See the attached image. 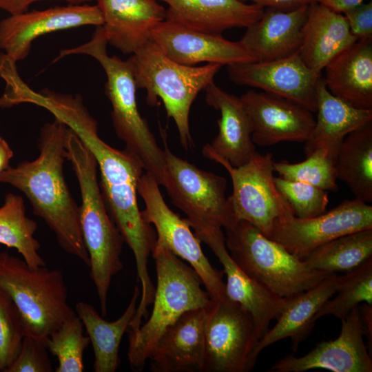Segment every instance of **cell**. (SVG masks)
I'll return each instance as SVG.
<instances>
[{
  "instance_id": "7",
  "label": "cell",
  "mask_w": 372,
  "mask_h": 372,
  "mask_svg": "<svg viewBox=\"0 0 372 372\" xmlns=\"http://www.w3.org/2000/svg\"><path fill=\"white\" fill-rule=\"evenodd\" d=\"M0 287L15 303L25 335L45 343L52 333L77 316L68 301L63 271L45 266L30 267L23 259L0 253Z\"/></svg>"
},
{
  "instance_id": "2",
  "label": "cell",
  "mask_w": 372,
  "mask_h": 372,
  "mask_svg": "<svg viewBox=\"0 0 372 372\" xmlns=\"http://www.w3.org/2000/svg\"><path fill=\"white\" fill-rule=\"evenodd\" d=\"M68 127L60 121L45 123L38 140L39 154L33 161L9 166L0 182L22 192L33 213L54 233L60 247L90 265L80 227V209L65 181L63 165Z\"/></svg>"
},
{
  "instance_id": "42",
  "label": "cell",
  "mask_w": 372,
  "mask_h": 372,
  "mask_svg": "<svg viewBox=\"0 0 372 372\" xmlns=\"http://www.w3.org/2000/svg\"><path fill=\"white\" fill-rule=\"evenodd\" d=\"M363 335L366 336V347L372 353V304L363 302L358 305Z\"/></svg>"
},
{
  "instance_id": "40",
  "label": "cell",
  "mask_w": 372,
  "mask_h": 372,
  "mask_svg": "<svg viewBox=\"0 0 372 372\" xmlns=\"http://www.w3.org/2000/svg\"><path fill=\"white\" fill-rule=\"evenodd\" d=\"M40 1L54 0H0V9L6 11L10 14H17L28 11L29 6L33 3ZM63 1L70 4L87 3L94 0H55Z\"/></svg>"
},
{
  "instance_id": "4",
  "label": "cell",
  "mask_w": 372,
  "mask_h": 372,
  "mask_svg": "<svg viewBox=\"0 0 372 372\" xmlns=\"http://www.w3.org/2000/svg\"><path fill=\"white\" fill-rule=\"evenodd\" d=\"M108 42L101 27L97 26L91 39L63 50L54 61L72 54H86L96 59L106 75L105 94L112 105L111 117L115 133L125 143V149L141 162L144 170L163 185L165 169L164 150L158 145L137 106L136 85L131 65L107 52Z\"/></svg>"
},
{
  "instance_id": "44",
  "label": "cell",
  "mask_w": 372,
  "mask_h": 372,
  "mask_svg": "<svg viewBox=\"0 0 372 372\" xmlns=\"http://www.w3.org/2000/svg\"><path fill=\"white\" fill-rule=\"evenodd\" d=\"M13 155L8 143L0 136V174L10 166L9 163Z\"/></svg>"
},
{
  "instance_id": "11",
  "label": "cell",
  "mask_w": 372,
  "mask_h": 372,
  "mask_svg": "<svg viewBox=\"0 0 372 372\" xmlns=\"http://www.w3.org/2000/svg\"><path fill=\"white\" fill-rule=\"evenodd\" d=\"M209 159L223 166L231 177L233 191L228 200L236 220L249 222L268 237L275 220L293 212L274 184L271 153L256 152L239 167H233L218 156Z\"/></svg>"
},
{
  "instance_id": "13",
  "label": "cell",
  "mask_w": 372,
  "mask_h": 372,
  "mask_svg": "<svg viewBox=\"0 0 372 372\" xmlns=\"http://www.w3.org/2000/svg\"><path fill=\"white\" fill-rule=\"evenodd\" d=\"M250 313L238 303L212 300L205 323V357L203 371L247 372L256 345Z\"/></svg>"
},
{
  "instance_id": "20",
  "label": "cell",
  "mask_w": 372,
  "mask_h": 372,
  "mask_svg": "<svg viewBox=\"0 0 372 372\" xmlns=\"http://www.w3.org/2000/svg\"><path fill=\"white\" fill-rule=\"evenodd\" d=\"M208 105L220 112L218 133L211 143L202 149L208 159L218 156L233 167H239L256 152L251 139L252 128L249 116L240 99L211 83L205 90Z\"/></svg>"
},
{
  "instance_id": "39",
  "label": "cell",
  "mask_w": 372,
  "mask_h": 372,
  "mask_svg": "<svg viewBox=\"0 0 372 372\" xmlns=\"http://www.w3.org/2000/svg\"><path fill=\"white\" fill-rule=\"evenodd\" d=\"M344 13L351 33L358 40L372 41V2L361 3Z\"/></svg>"
},
{
  "instance_id": "32",
  "label": "cell",
  "mask_w": 372,
  "mask_h": 372,
  "mask_svg": "<svg viewBox=\"0 0 372 372\" xmlns=\"http://www.w3.org/2000/svg\"><path fill=\"white\" fill-rule=\"evenodd\" d=\"M37 229V223L26 216L22 197L6 194L0 207V243L16 249L31 268L46 265L38 252L41 245L34 236Z\"/></svg>"
},
{
  "instance_id": "19",
  "label": "cell",
  "mask_w": 372,
  "mask_h": 372,
  "mask_svg": "<svg viewBox=\"0 0 372 372\" xmlns=\"http://www.w3.org/2000/svg\"><path fill=\"white\" fill-rule=\"evenodd\" d=\"M207 308L185 312L165 330L148 356L152 371H203Z\"/></svg>"
},
{
  "instance_id": "22",
  "label": "cell",
  "mask_w": 372,
  "mask_h": 372,
  "mask_svg": "<svg viewBox=\"0 0 372 372\" xmlns=\"http://www.w3.org/2000/svg\"><path fill=\"white\" fill-rule=\"evenodd\" d=\"M207 245L223 267V273L227 277L226 297L238 303L251 316L256 344L269 329L271 321L277 320L280 316L286 298L276 294L245 273L229 255L225 237L216 238Z\"/></svg>"
},
{
  "instance_id": "25",
  "label": "cell",
  "mask_w": 372,
  "mask_h": 372,
  "mask_svg": "<svg viewBox=\"0 0 372 372\" xmlns=\"http://www.w3.org/2000/svg\"><path fill=\"white\" fill-rule=\"evenodd\" d=\"M165 2V19L189 28L219 34L233 28H248L265 8L240 0H157Z\"/></svg>"
},
{
  "instance_id": "43",
  "label": "cell",
  "mask_w": 372,
  "mask_h": 372,
  "mask_svg": "<svg viewBox=\"0 0 372 372\" xmlns=\"http://www.w3.org/2000/svg\"><path fill=\"white\" fill-rule=\"evenodd\" d=\"M364 0H313L320 3L331 10L343 13L346 10L355 7L362 3Z\"/></svg>"
},
{
  "instance_id": "18",
  "label": "cell",
  "mask_w": 372,
  "mask_h": 372,
  "mask_svg": "<svg viewBox=\"0 0 372 372\" xmlns=\"http://www.w3.org/2000/svg\"><path fill=\"white\" fill-rule=\"evenodd\" d=\"M151 40L173 61L189 66L205 62L229 65L257 61L239 41L221 34L194 30L165 19L151 34Z\"/></svg>"
},
{
  "instance_id": "12",
  "label": "cell",
  "mask_w": 372,
  "mask_h": 372,
  "mask_svg": "<svg viewBox=\"0 0 372 372\" xmlns=\"http://www.w3.org/2000/svg\"><path fill=\"white\" fill-rule=\"evenodd\" d=\"M366 229H372V206L355 198L312 218H298L293 212L282 215L275 220L268 238L303 260L331 240Z\"/></svg>"
},
{
  "instance_id": "28",
  "label": "cell",
  "mask_w": 372,
  "mask_h": 372,
  "mask_svg": "<svg viewBox=\"0 0 372 372\" xmlns=\"http://www.w3.org/2000/svg\"><path fill=\"white\" fill-rule=\"evenodd\" d=\"M317 118L309 138L304 142L307 156L318 149L336 156L344 138L372 121V110L353 107L331 94L320 76L316 85Z\"/></svg>"
},
{
  "instance_id": "37",
  "label": "cell",
  "mask_w": 372,
  "mask_h": 372,
  "mask_svg": "<svg viewBox=\"0 0 372 372\" xmlns=\"http://www.w3.org/2000/svg\"><path fill=\"white\" fill-rule=\"evenodd\" d=\"M25 329L21 316L10 295L0 287V371L16 358Z\"/></svg>"
},
{
  "instance_id": "16",
  "label": "cell",
  "mask_w": 372,
  "mask_h": 372,
  "mask_svg": "<svg viewBox=\"0 0 372 372\" xmlns=\"http://www.w3.org/2000/svg\"><path fill=\"white\" fill-rule=\"evenodd\" d=\"M249 116L255 145L305 142L313 129L312 112L285 98L249 90L240 97Z\"/></svg>"
},
{
  "instance_id": "14",
  "label": "cell",
  "mask_w": 372,
  "mask_h": 372,
  "mask_svg": "<svg viewBox=\"0 0 372 372\" xmlns=\"http://www.w3.org/2000/svg\"><path fill=\"white\" fill-rule=\"evenodd\" d=\"M103 23L98 6L88 3L10 14L0 21V49L8 59L16 63L27 57L32 42L41 36L84 25L97 27Z\"/></svg>"
},
{
  "instance_id": "36",
  "label": "cell",
  "mask_w": 372,
  "mask_h": 372,
  "mask_svg": "<svg viewBox=\"0 0 372 372\" xmlns=\"http://www.w3.org/2000/svg\"><path fill=\"white\" fill-rule=\"evenodd\" d=\"M277 190L288 203L293 214L300 218H309L326 211L329 203L328 193L311 184L273 178Z\"/></svg>"
},
{
  "instance_id": "33",
  "label": "cell",
  "mask_w": 372,
  "mask_h": 372,
  "mask_svg": "<svg viewBox=\"0 0 372 372\" xmlns=\"http://www.w3.org/2000/svg\"><path fill=\"white\" fill-rule=\"evenodd\" d=\"M337 296L327 300L314 316L316 322L324 316H333L340 320L360 303L372 304V257L356 268L337 276Z\"/></svg>"
},
{
  "instance_id": "27",
  "label": "cell",
  "mask_w": 372,
  "mask_h": 372,
  "mask_svg": "<svg viewBox=\"0 0 372 372\" xmlns=\"http://www.w3.org/2000/svg\"><path fill=\"white\" fill-rule=\"evenodd\" d=\"M299 53L310 69L321 73L340 52L358 41L345 17L316 1L309 5Z\"/></svg>"
},
{
  "instance_id": "34",
  "label": "cell",
  "mask_w": 372,
  "mask_h": 372,
  "mask_svg": "<svg viewBox=\"0 0 372 372\" xmlns=\"http://www.w3.org/2000/svg\"><path fill=\"white\" fill-rule=\"evenodd\" d=\"M83 324L78 316L65 322L45 342L49 352L57 358L56 372H82L83 353L90 343L83 334Z\"/></svg>"
},
{
  "instance_id": "6",
  "label": "cell",
  "mask_w": 372,
  "mask_h": 372,
  "mask_svg": "<svg viewBox=\"0 0 372 372\" xmlns=\"http://www.w3.org/2000/svg\"><path fill=\"white\" fill-rule=\"evenodd\" d=\"M156 272L153 309L138 331L129 335L128 360L143 370L154 345L165 330L189 310L209 307L212 300L195 270L156 240L152 252Z\"/></svg>"
},
{
  "instance_id": "1",
  "label": "cell",
  "mask_w": 372,
  "mask_h": 372,
  "mask_svg": "<svg viewBox=\"0 0 372 372\" xmlns=\"http://www.w3.org/2000/svg\"><path fill=\"white\" fill-rule=\"evenodd\" d=\"M94 155L100 173L101 189L108 210L132 251L138 278L142 287L141 300H152L155 291L148 271V260L157 240L152 225L146 223L138 204V185L144 168L132 153L112 147L98 133L96 120L88 110H79L66 121Z\"/></svg>"
},
{
  "instance_id": "29",
  "label": "cell",
  "mask_w": 372,
  "mask_h": 372,
  "mask_svg": "<svg viewBox=\"0 0 372 372\" xmlns=\"http://www.w3.org/2000/svg\"><path fill=\"white\" fill-rule=\"evenodd\" d=\"M140 296L138 285L122 316L115 321L103 318L90 304L80 301L75 307L90 338L94 355L95 372H115L120 364L119 348L122 338L133 319Z\"/></svg>"
},
{
  "instance_id": "31",
  "label": "cell",
  "mask_w": 372,
  "mask_h": 372,
  "mask_svg": "<svg viewBox=\"0 0 372 372\" xmlns=\"http://www.w3.org/2000/svg\"><path fill=\"white\" fill-rule=\"evenodd\" d=\"M372 257V229L348 234L311 251L303 261L311 269L328 273L348 272Z\"/></svg>"
},
{
  "instance_id": "8",
  "label": "cell",
  "mask_w": 372,
  "mask_h": 372,
  "mask_svg": "<svg viewBox=\"0 0 372 372\" xmlns=\"http://www.w3.org/2000/svg\"><path fill=\"white\" fill-rule=\"evenodd\" d=\"M225 229L226 247L239 268L282 298L309 289L332 273L309 268L246 220H236Z\"/></svg>"
},
{
  "instance_id": "3",
  "label": "cell",
  "mask_w": 372,
  "mask_h": 372,
  "mask_svg": "<svg viewBox=\"0 0 372 372\" xmlns=\"http://www.w3.org/2000/svg\"><path fill=\"white\" fill-rule=\"evenodd\" d=\"M65 148V158L71 163L80 189V227L90 258V276L101 315L105 316L112 279L123 268L121 256L125 241L103 198L94 155L70 128Z\"/></svg>"
},
{
  "instance_id": "21",
  "label": "cell",
  "mask_w": 372,
  "mask_h": 372,
  "mask_svg": "<svg viewBox=\"0 0 372 372\" xmlns=\"http://www.w3.org/2000/svg\"><path fill=\"white\" fill-rule=\"evenodd\" d=\"M102 14L108 43L133 54L151 40L152 31L166 17L157 0H94Z\"/></svg>"
},
{
  "instance_id": "23",
  "label": "cell",
  "mask_w": 372,
  "mask_h": 372,
  "mask_svg": "<svg viewBox=\"0 0 372 372\" xmlns=\"http://www.w3.org/2000/svg\"><path fill=\"white\" fill-rule=\"evenodd\" d=\"M309 5L290 10L265 8L262 17L246 28L239 42L259 62L294 54L301 45Z\"/></svg>"
},
{
  "instance_id": "15",
  "label": "cell",
  "mask_w": 372,
  "mask_h": 372,
  "mask_svg": "<svg viewBox=\"0 0 372 372\" xmlns=\"http://www.w3.org/2000/svg\"><path fill=\"white\" fill-rule=\"evenodd\" d=\"M229 79L296 102L316 112V85L321 73L306 65L299 51L285 58L240 63L227 66Z\"/></svg>"
},
{
  "instance_id": "26",
  "label": "cell",
  "mask_w": 372,
  "mask_h": 372,
  "mask_svg": "<svg viewBox=\"0 0 372 372\" xmlns=\"http://www.w3.org/2000/svg\"><path fill=\"white\" fill-rule=\"evenodd\" d=\"M324 70L331 94L353 107L372 110V41L358 40Z\"/></svg>"
},
{
  "instance_id": "38",
  "label": "cell",
  "mask_w": 372,
  "mask_h": 372,
  "mask_svg": "<svg viewBox=\"0 0 372 372\" xmlns=\"http://www.w3.org/2000/svg\"><path fill=\"white\" fill-rule=\"evenodd\" d=\"M48 352L43 341L25 335L16 358L3 372H52Z\"/></svg>"
},
{
  "instance_id": "9",
  "label": "cell",
  "mask_w": 372,
  "mask_h": 372,
  "mask_svg": "<svg viewBox=\"0 0 372 372\" xmlns=\"http://www.w3.org/2000/svg\"><path fill=\"white\" fill-rule=\"evenodd\" d=\"M163 186L172 203L187 216L194 234L207 244L224 235L236 220L225 196L227 181L223 176L203 170L174 154L165 145Z\"/></svg>"
},
{
  "instance_id": "30",
  "label": "cell",
  "mask_w": 372,
  "mask_h": 372,
  "mask_svg": "<svg viewBox=\"0 0 372 372\" xmlns=\"http://www.w3.org/2000/svg\"><path fill=\"white\" fill-rule=\"evenodd\" d=\"M337 178L343 181L355 198L372 202V121L349 133L339 148Z\"/></svg>"
},
{
  "instance_id": "35",
  "label": "cell",
  "mask_w": 372,
  "mask_h": 372,
  "mask_svg": "<svg viewBox=\"0 0 372 372\" xmlns=\"http://www.w3.org/2000/svg\"><path fill=\"white\" fill-rule=\"evenodd\" d=\"M273 171L285 180L307 183L325 191L338 190L335 159L322 149L314 151L300 163L273 162Z\"/></svg>"
},
{
  "instance_id": "24",
  "label": "cell",
  "mask_w": 372,
  "mask_h": 372,
  "mask_svg": "<svg viewBox=\"0 0 372 372\" xmlns=\"http://www.w3.org/2000/svg\"><path fill=\"white\" fill-rule=\"evenodd\" d=\"M336 273H332L315 286L291 297L286 298V304L276 324L268 330L256 343L249 358L250 371L254 369L260 353L269 346L285 338H290L291 350L295 353L301 342L314 327L315 315L335 293Z\"/></svg>"
},
{
  "instance_id": "41",
  "label": "cell",
  "mask_w": 372,
  "mask_h": 372,
  "mask_svg": "<svg viewBox=\"0 0 372 372\" xmlns=\"http://www.w3.org/2000/svg\"><path fill=\"white\" fill-rule=\"evenodd\" d=\"M243 2L254 3L263 8H271L282 10H290L298 7L309 5L313 0H240Z\"/></svg>"
},
{
  "instance_id": "10",
  "label": "cell",
  "mask_w": 372,
  "mask_h": 372,
  "mask_svg": "<svg viewBox=\"0 0 372 372\" xmlns=\"http://www.w3.org/2000/svg\"><path fill=\"white\" fill-rule=\"evenodd\" d=\"M138 194L145 204L142 217L154 227L156 240L189 264L199 276L211 300L226 299L223 271L211 265L201 249L200 240L192 231L187 220L167 206L158 183L149 173H143L141 177Z\"/></svg>"
},
{
  "instance_id": "5",
  "label": "cell",
  "mask_w": 372,
  "mask_h": 372,
  "mask_svg": "<svg viewBox=\"0 0 372 372\" xmlns=\"http://www.w3.org/2000/svg\"><path fill=\"white\" fill-rule=\"evenodd\" d=\"M137 88L146 90V101L156 105L161 100L169 118L177 127L180 144L187 150L192 144L189 116L198 93L205 90L223 67L208 63L201 66L178 63L164 54L152 40L127 59Z\"/></svg>"
},
{
  "instance_id": "17",
  "label": "cell",
  "mask_w": 372,
  "mask_h": 372,
  "mask_svg": "<svg viewBox=\"0 0 372 372\" xmlns=\"http://www.w3.org/2000/svg\"><path fill=\"white\" fill-rule=\"evenodd\" d=\"M341 323V331L336 339L318 343L302 357L287 355L268 371L304 372L323 369L333 372H371V355L364 342L358 306Z\"/></svg>"
}]
</instances>
